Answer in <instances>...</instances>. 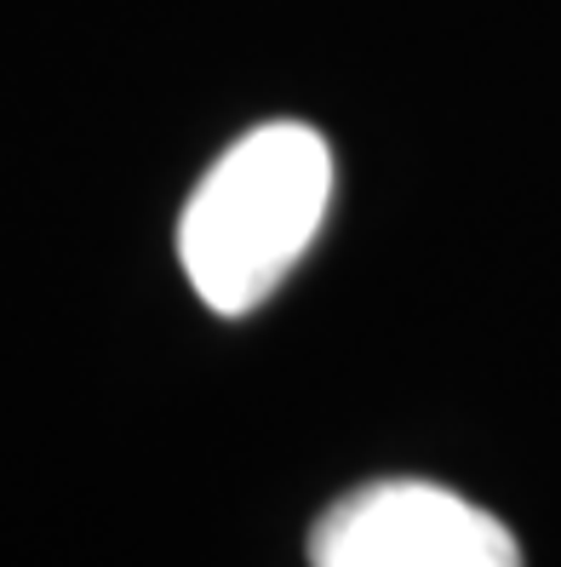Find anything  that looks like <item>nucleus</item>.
<instances>
[{"label": "nucleus", "mask_w": 561, "mask_h": 567, "mask_svg": "<svg viewBox=\"0 0 561 567\" xmlns=\"http://www.w3.org/2000/svg\"><path fill=\"white\" fill-rule=\"evenodd\" d=\"M333 202V150L304 121H270L236 138L195 184L178 218V258L201 305L247 316L315 241Z\"/></svg>", "instance_id": "f257e3e1"}, {"label": "nucleus", "mask_w": 561, "mask_h": 567, "mask_svg": "<svg viewBox=\"0 0 561 567\" xmlns=\"http://www.w3.org/2000/svg\"><path fill=\"white\" fill-rule=\"evenodd\" d=\"M310 567H521V545L465 493L389 476L321 511L310 527Z\"/></svg>", "instance_id": "f03ea898"}]
</instances>
